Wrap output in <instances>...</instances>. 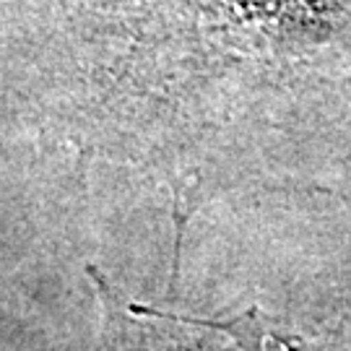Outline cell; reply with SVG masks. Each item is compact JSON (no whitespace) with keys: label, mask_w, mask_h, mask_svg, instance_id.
<instances>
[{"label":"cell","mask_w":351,"mask_h":351,"mask_svg":"<svg viewBox=\"0 0 351 351\" xmlns=\"http://www.w3.org/2000/svg\"><path fill=\"white\" fill-rule=\"evenodd\" d=\"M86 276L97 297L94 351H294L287 333L258 310L193 317L130 300L97 265Z\"/></svg>","instance_id":"cell-1"}]
</instances>
